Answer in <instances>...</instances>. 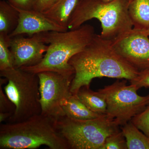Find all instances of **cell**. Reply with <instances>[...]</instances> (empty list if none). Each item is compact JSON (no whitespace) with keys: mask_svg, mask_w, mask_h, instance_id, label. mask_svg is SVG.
Wrapping results in <instances>:
<instances>
[{"mask_svg":"<svg viewBox=\"0 0 149 149\" xmlns=\"http://www.w3.org/2000/svg\"><path fill=\"white\" fill-rule=\"evenodd\" d=\"M141 32L144 33L145 35H147L148 36H149V27L148 28L146 29V30H144V31H141Z\"/></svg>","mask_w":149,"mask_h":149,"instance_id":"obj_26","label":"cell"},{"mask_svg":"<svg viewBox=\"0 0 149 149\" xmlns=\"http://www.w3.org/2000/svg\"><path fill=\"white\" fill-rule=\"evenodd\" d=\"M95 34L94 27L90 24H83L77 29L65 32L35 34L33 35L48 45L47 50L40 63L20 69L35 74L52 71L73 78L74 70L69 64L70 60L83 50Z\"/></svg>","mask_w":149,"mask_h":149,"instance_id":"obj_2","label":"cell"},{"mask_svg":"<svg viewBox=\"0 0 149 149\" xmlns=\"http://www.w3.org/2000/svg\"><path fill=\"white\" fill-rule=\"evenodd\" d=\"M101 149H128L126 140L121 130L108 136Z\"/></svg>","mask_w":149,"mask_h":149,"instance_id":"obj_19","label":"cell"},{"mask_svg":"<svg viewBox=\"0 0 149 149\" xmlns=\"http://www.w3.org/2000/svg\"><path fill=\"white\" fill-rule=\"evenodd\" d=\"M129 0H79L68 23V29H74L92 19L100 22L101 37L113 42L133 28L129 15Z\"/></svg>","mask_w":149,"mask_h":149,"instance_id":"obj_4","label":"cell"},{"mask_svg":"<svg viewBox=\"0 0 149 149\" xmlns=\"http://www.w3.org/2000/svg\"><path fill=\"white\" fill-rule=\"evenodd\" d=\"M16 8L19 13V20L16 29L10 35V37L23 35L32 36L41 32H65L68 30L48 18L41 12L34 9L24 10Z\"/></svg>","mask_w":149,"mask_h":149,"instance_id":"obj_11","label":"cell"},{"mask_svg":"<svg viewBox=\"0 0 149 149\" xmlns=\"http://www.w3.org/2000/svg\"><path fill=\"white\" fill-rule=\"evenodd\" d=\"M133 28L128 34L112 42L117 53L140 72L149 70V38Z\"/></svg>","mask_w":149,"mask_h":149,"instance_id":"obj_9","label":"cell"},{"mask_svg":"<svg viewBox=\"0 0 149 149\" xmlns=\"http://www.w3.org/2000/svg\"><path fill=\"white\" fill-rule=\"evenodd\" d=\"M127 80L118 79L111 85L98 90L107 104L106 114L115 119L120 126L131 120L149 105V95H139L136 85H127Z\"/></svg>","mask_w":149,"mask_h":149,"instance_id":"obj_7","label":"cell"},{"mask_svg":"<svg viewBox=\"0 0 149 149\" xmlns=\"http://www.w3.org/2000/svg\"><path fill=\"white\" fill-rule=\"evenodd\" d=\"M69 149L58 130L56 120L40 114L16 123H1L0 149Z\"/></svg>","mask_w":149,"mask_h":149,"instance_id":"obj_3","label":"cell"},{"mask_svg":"<svg viewBox=\"0 0 149 149\" xmlns=\"http://www.w3.org/2000/svg\"><path fill=\"white\" fill-rule=\"evenodd\" d=\"M77 95L80 100L92 111L99 114H106V100L100 91L95 92L90 89V87L84 86L80 88Z\"/></svg>","mask_w":149,"mask_h":149,"instance_id":"obj_16","label":"cell"},{"mask_svg":"<svg viewBox=\"0 0 149 149\" xmlns=\"http://www.w3.org/2000/svg\"><path fill=\"white\" fill-rule=\"evenodd\" d=\"M37 74L39 79L41 114L56 120L65 116L62 103L72 94L70 88L73 78L52 71Z\"/></svg>","mask_w":149,"mask_h":149,"instance_id":"obj_8","label":"cell"},{"mask_svg":"<svg viewBox=\"0 0 149 149\" xmlns=\"http://www.w3.org/2000/svg\"><path fill=\"white\" fill-rule=\"evenodd\" d=\"M8 80L5 77L0 78V113H10L13 115L15 111V107L12 102L5 92L3 91L2 86L5 85Z\"/></svg>","mask_w":149,"mask_h":149,"instance_id":"obj_20","label":"cell"},{"mask_svg":"<svg viewBox=\"0 0 149 149\" xmlns=\"http://www.w3.org/2000/svg\"><path fill=\"white\" fill-rule=\"evenodd\" d=\"M58 0H37L33 9L44 12L49 9Z\"/></svg>","mask_w":149,"mask_h":149,"instance_id":"obj_23","label":"cell"},{"mask_svg":"<svg viewBox=\"0 0 149 149\" xmlns=\"http://www.w3.org/2000/svg\"><path fill=\"white\" fill-rule=\"evenodd\" d=\"M48 47L34 35L25 38L22 35L10 37V49L14 67L17 68L36 65L42 60Z\"/></svg>","mask_w":149,"mask_h":149,"instance_id":"obj_10","label":"cell"},{"mask_svg":"<svg viewBox=\"0 0 149 149\" xmlns=\"http://www.w3.org/2000/svg\"><path fill=\"white\" fill-rule=\"evenodd\" d=\"M126 141L127 149H149V138L131 122L120 126Z\"/></svg>","mask_w":149,"mask_h":149,"instance_id":"obj_17","label":"cell"},{"mask_svg":"<svg viewBox=\"0 0 149 149\" xmlns=\"http://www.w3.org/2000/svg\"><path fill=\"white\" fill-rule=\"evenodd\" d=\"M69 64L74 70L70 91L74 95L82 87H90L94 78L125 79L132 84L141 74L117 53L112 42L97 34L83 50L70 58Z\"/></svg>","mask_w":149,"mask_h":149,"instance_id":"obj_1","label":"cell"},{"mask_svg":"<svg viewBox=\"0 0 149 149\" xmlns=\"http://www.w3.org/2000/svg\"><path fill=\"white\" fill-rule=\"evenodd\" d=\"M7 84L4 91L15 107L8 123L21 122L41 113L39 79L37 74L15 67L0 71Z\"/></svg>","mask_w":149,"mask_h":149,"instance_id":"obj_6","label":"cell"},{"mask_svg":"<svg viewBox=\"0 0 149 149\" xmlns=\"http://www.w3.org/2000/svg\"><path fill=\"white\" fill-rule=\"evenodd\" d=\"M7 1L17 8L31 10L34 8L37 0H7Z\"/></svg>","mask_w":149,"mask_h":149,"instance_id":"obj_22","label":"cell"},{"mask_svg":"<svg viewBox=\"0 0 149 149\" xmlns=\"http://www.w3.org/2000/svg\"><path fill=\"white\" fill-rule=\"evenodd\" d=\"M56 125L69 149H101L108 136L120 130L115 119L107 114L87 120L65 116L56 120Z\"/></svg>","mask_w":149,"mask_h":149,"instance_id":"obj_5","label":"cell"},{"mask_svg":"<svg viewBox=\"0 0 149 149\" xmlns=\"http://www.w3.org/2000/svg\"><path fill=\"white\" fill-rule=\"evenodd\" d=\"M19 13L7 1H0V35L10 37L18 24Z\"/></svg>","mask_w":149,"mask_h":149,"instance_id":"obj_14","label":"cell"},{"mask_svg":"<svg viewBox=\"0 0 149 149\" xmlns=\"http://www.w3.org/2000/svg\"><path fill=\"white\" fill-rule=\"evenodd\" d=\"M10 37L0 35V71L14 67L12 55L10 49Z\"/></svg>","mask_w":149,"mask_h":149,"instance_id":"obj_18","label":"cell"},{"mask_svg":"<svg viewBox=\"0 0 149 149\" xmlns=\"http://www.w3.org/2000/svg\"><path fill=\"white\" fill-rule=\"evenodd\" d=\"M103 1H104L106 2H108L111 1L112 0H103ZM129 1H130V2L132 1V0H129Z\"/></svg>","mask_w":149,"mask_h":149,"instance_id":"obj_27","label":"cell"},{"mask_svg":"<svg viewBox=\"0 0 149 149\" xmlns=\"http://www.w3.org/2000/svg\"><path fill=\"white\" fill-rule=\"evenodd\" d=\"M12 116L13 114L10 113H0V123H1L6 120L8 121Z\"/></svg>","mask_w":149,"mask_h":149,"instance_id":"obj_25","label":"cell"},{"mask_svg":"<svg viewBox=\"0 0 149 149\" xmlns=\"http://www.w3.org/2000/svg\"><path fill=\"white\" fill-rule=\"evenodd\" d=\"M128 10L134 29L144 31L148 28L149 0H132Z\"/></svg>","mask_w":149,"mask_h":149,"instance_id":"obj_15","label":"cell"},{"mask_svg":"<svg viewBox=\"0 0 149 149\" xmlns=\"http://www.w3.org/2000/svg\"><path fill=\"white\" fill-rule=\"evenodd\" d=\"M131 84L136 85L139 89L143 87L149 88V70L141 72L138 80Z\"/></svg>","mask_w":149,"mask_h":149,"instance_id":"obj_24","label":"cell"},{"mask_svg":"<svg viewBox=\"0 0 149 149\" xmlns=\"http://www.w3.org/2000/svg\"><path fill=\"white\" fill-rule=\"evenodd\" d=\"M130 121L149 138V105Z\"/></svg>","mask_w":149,"mask_h":149,"instance_id":"obj_21","label":"cell"},{"mask_svg":"<svg viewBox=\"0 0 149 149\" xmlns=\"http://www.w3.org/2000/svg\"><path fill=\"white\" fill-rule=\"evenodd\" d=\"M79 1V0H58L43 13L59 25L68 29L70 19Z\"/></svg>","mask_w":149,"mask_h":149,"instance_id":"obj_12","label":"cell"},{"mask_svg":"<svg viewBox=\"0 0 149 149\" xmlns=\"http://www.w3.org/2000/svg\"><path fill=\"white\" fill-rule=\"evenodd\" d=\"M61 106L65 116L74 119L87 120L103 115L92 111L80 100L77 95L72 94L63 101Z\"/></svg>","mask_w":149,"mask_h":149,"instance_id":"obj_13","label":"cell"}]
</instances>
